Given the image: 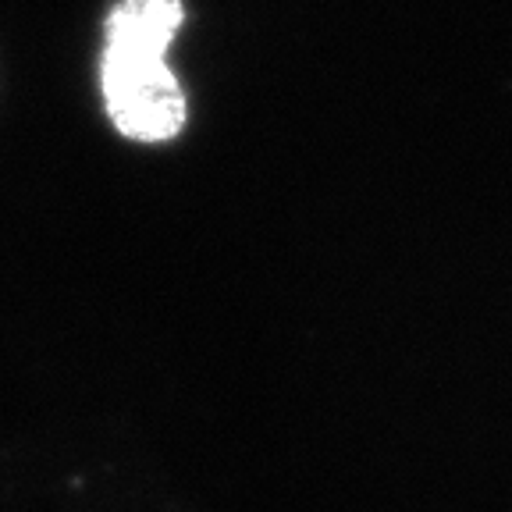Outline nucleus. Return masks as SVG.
Instances as JSON below:
<instances>
[{
  "instance_id": "obj_1",
  "label": "nucleus",
  "mask_w": 512,
  "mask_h": 512,
  "mask_svg": "<svg viewBox=\"0 0 512 512\" xmlns=\"http://www.w3.org/2000/svg\"><path fill=\"white\" fill-rule=\"evenodd\" d=\"M182 18V0H121L107 15L100 89L125 139L168 143L182 132L185 96L168 68Z\"/></svg>"
}]
</instances>
